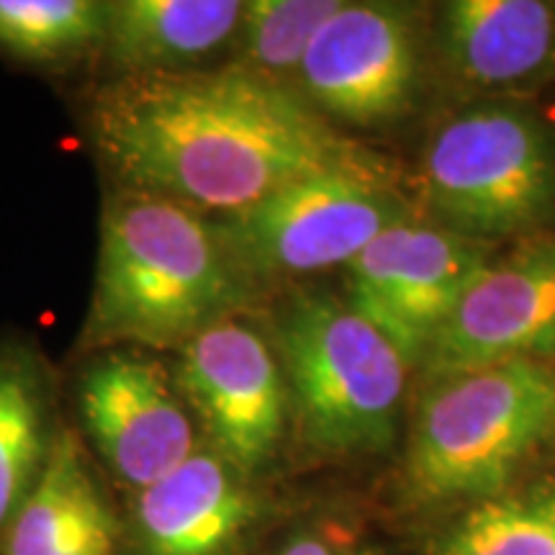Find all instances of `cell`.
<instances>
[{"mask_svg":"<svg viewBox=\"0 0 555 555\" xmlns=\"http://www.w3.org/2000/svg\"><path fill=\"white\" fill-rule=\"evenodd\" d=\"M86 131L111 189L204 217H232L298 178L378 165L288 86L240 65L111 78Z\"/></svg>","mask_w":555,"mask_h":555,"instance_id":"cell-1","label":"cell"},{"mask_svg":"<svg viewBox=\"0 0 555 555\" xmlns=\"http://www.w3.org/2000/svg\"><path fill=\"white\" fill-rule=\"evenodd\" d=\"M247 278L217 221L170 198L111 189L78 347L180 350L229 319L247 298Z\"/></svg>","mask_w":555,"mask_h":555,"instance_id":"cell-2","label":"cell"},{"mask_svg":"<svg viewBox=\"0 0 555 555\" xmlns=\"http://www.w3.org/2000/svg\"><path fill=\"white\" fill-rule=\"evenodd\" d=\"M278 347L309 446L367 453L393 440L406 363L371 322L335 298L301 294L278 317Z\"/></svg>","mask_w":555,"mask_h":555,"instance_id":"cell-3","label":"cell"},{"mask_svg":"<svg viewBox=\"0 0 555 555\" xmlns=\"http://www.w3.org/2000/svg\"><path fill=\"white\" fill-rule=\"evenodd\" d=\"M440 380L416 420L414 486L429 499L502 494L555 427V376L535 360H509Z\"/></svg>","mask_w":555,"mask_h":555,"instance_id":"cell-4","label":"cell"},{"mask_svg":"<svg viewBox=\"0 0 555 555\" xmlns=\"http://www.w3.org/2000/svg\"><path fill=\"white\" fill-rule=\"evenodd\" d=\"M422 180L437 211L476 234L519 232L555 206L551 142L515 108H474L448 121L429 142Z\"/></svg>","mask_w":555,"mask_h":555,"instance_id":"cell-5","label":"cell"},{"mask_svg":"<svg viewBox=\"0 0 555 555\" xmlns=\"http://www.w3.org/2000/svg\"><path fill=\"white\" fill-rule=\"evenodd\" d=\"M401 214L376 165L298 178L217 224L249 275H298L350 266Z\"/></svg>","mask_w":555,"mask_h":555,"instance_id":"cell-6","label":"cell"},{"mask_svg":"<svg viewBox=\"0 0 555 555\" xmlns=\"http://www.w3.org/2000/svg\"><path fill=\"white\" fill-rule=\"evenodd\" d=\"M90 356L75 378L82 429L111 474L147 489L198 450L191 406L152 352L111 347Z\"/></svg>","mask_w":555,"mask_h":555,"instance_id":"cell-7","label":"cell"},{"mask_svg":"<svg viewBox=\"0 0 555 555\" xmlns=\"http://www.w3.org/2000/svg\"><path fill=\"white\" fill-rule=\"evenodd\" d=\"M486 266L476 242L401 221L347 266V307L397 347L404 363H416Z\"/></svg>","mask_w":555,"mask_h":555,"instance_id":"cell-8","label":"cell"},{"mask_svg":"<svg viewBox=\"0 0 555 555\" xmlns=\"http://www.w3.org/2000/svg\"><path fill=\"white\" fill-rule=\"evenodd\" d=\"M178 352L172 376L214 450L240 474L266 466L286 427V378L266 339L229 317Z\"/></svg>","mask_w":555,"mask_h":555,"instance_id":"cell-9","label":"cell"},{"mask_svg":"<svg viewBox=\"0 0 555 555\" xmlns=\"http://www.w3.org/2000/svg\"><path fill=\"white\" fill-rule=\"evenodd\" d=\"M555 352V240L532 242L499 266H486L463 294L425 358L450 378L476 367Z\"/></svg>","mask_w":555,"mask_h":555,"instance_id":"cell-10","label":"cell"},{"mask_svg":"<svg viewBox=\"0 0 555 555\" xmlns=\"http://www.w3.org/2000/svg\"><path fill=\"white\" fill-rule=\"evenodd\" d=\"M414 73L412 37L399 13L343 3L296 75L314 106L352 124H376L406 106Z\"/></svg>","mask_w":555,"mask_h":555,"instance_id":"cell-11","label":"cell"},{"mask_svg":"<svg viewBox=\"0 0 555 555\" xmlns=\"http://www.w3.org/2000/svg\"><path fill=\"white\" fill-rule=\"evenodd\" d=\"M232 463L217 450L137 491L131 512L134 555H229L255 519V502Z\"/></svg>","mask_w":555,"mask_h":555,"instance_id":"cell-12","label":"cell"},{"mask_svg":"<svg viewBox=\"0 0 555 555\" xmlns=\"http://www.w3.org/2000/svg\"><path fill=\"white\" fill-rule=\"evenodd\" d=\"M0 547L3 555H119V525L78 433L62 427Z\"/></svg>","mask_w":555,"mask_h":555,"instance_id":"cell-13","label":"cell"},{"mask_svg":"<svg viewBox=\"0 0 555 555\" xmlns=\"http://www.w3.org/2000/svg\"><path fill=\"white\" fill-rule=\"evenodd\" d=\"M237 0H114L101 57L114 78L198 69L237 37Z\"/></svg>","mask_w":555,"mask_h":555,"instance_id":"cell-14","label":"cell"},{"mask_svg":"<svg viewBox=\"0 0 555 555\" xmlns=\"http://www.w3.org/2000/svg\"><path fill=\"white\" fill-rule=\"evenodd\" d=\"M62 433L57 378L39 347L0 339V545Z\"/></svg>","mask_w":555,"mask_h":555,"instance_id":"cell-15","label":"cell"},{"mask_svg":"<svg viewBox=\"0 0 555 555\" xmlns=\"http://www.w3.org/2000/svg\"><path fill=\"white\" fill-rule=\"evenodd\" d=\"M553 31V9L540 0H455L446 9L450 57L483 86L535 73L551 54Z\"/></svg>","mask_w":555,"mask_h":555,"instance_id":"cell-16","label":"cell"},{"mask_svg":"<svg viewBox=\"0 0 555 555\" xmlns=\"http://www.w3.org/2000/svg\"><path fill=\"white\" fill-rule=\"evenodd\" d=\"M108 3L99 0H0V54L41 69L101 57Z\"/></svg>","mask_w":555,"mask_h":555,"instance_id":"cell-17","label":"cell"},{"mask_svg":"<svg viewBox=\"0 0 555 555\" xmlns=\"http://www.w3.org/2000/svg\"><path fill=\"white\" fill-rule=\"evenodd\" d=\"M440 555H555V476L481 499L442 538Z\"/></svg>","mask_w":555,"mask_h":555,"instance_id":"cell-18","label":"cell"},{"mask_svg":"<svg viewBox=\"0 0 555 555\" xmlns=\"http://www.w3.org/2000/svg\"><path fill=\"white\" fill-rule=\"evenodd\" d=\"M337 0H249L242 3L234 65L283 82L296 75L322 26L339 11Z\"/></svg>","mask_w":555,"mask_h":555,"instance_id":"cell-19","label":"cell"},{"mask_svg":"<svg viewBox=\"0 0 555 555\" xmlns=\"http://www.w3.org/2000/svg\"><path fill=\"white\" fill-rule=\"evenodd\" d=\"M278 555H335V553H332V547L324 543V540H319L317 535H298L294 540H288Z\"/></svg>","mask_w":555,"mask_h":555,"instance_id":"cell-20","label":"cell"}]
</instances>
